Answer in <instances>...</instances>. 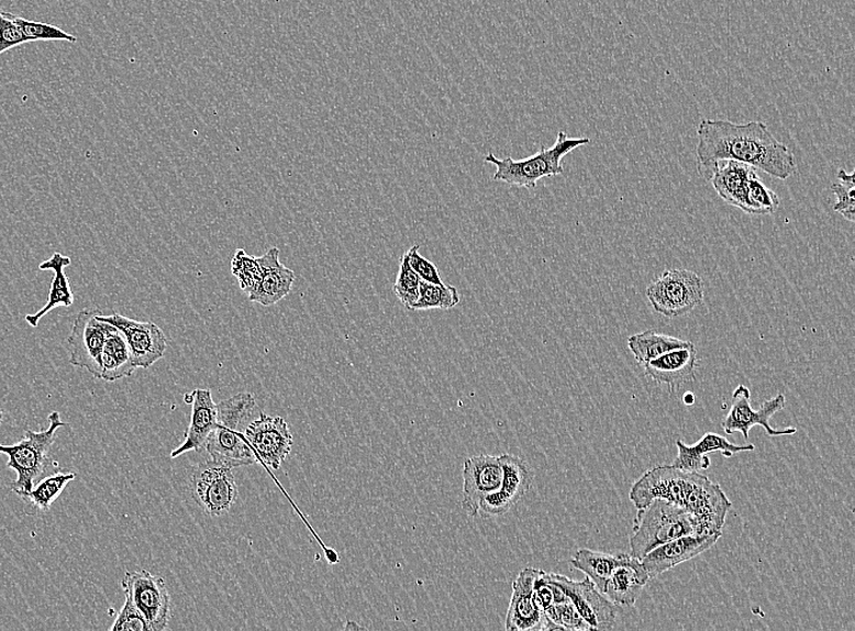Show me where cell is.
<instances>
[{
  "label": "cell",
  "mask_w": 855,
  "mask_h": 631,
  "mask_svg": "<svg viewBox=\"0 0 855 631\" xmlns=\"http://www.w3.org/2000/svg\"><path fill=\"white\" fill-rule=\"evenodd\" d=\"M757 175V169L735 160H718L703 174L722 200L744 210L748 182Z\"/></svg>",
  "instance_id": "603a6c76"
},
{
  "label": "cell",
  "mask_w": 855,
  "mask_h": 631,
  "mask_svg": "<svg viewBox=\"0 0 855 631\" xmlns=\"http://www.w3.org/2000/svg\"><path fill=\"white\" fill-rule=\"evenodd\" d=\"M420 248L421 245H413V247L409 250L410 264L414 273L428 284L444 286L445 284L443 283L441 274H438L437 267L420 254Z\"/></svg>",
  "instance_id": "74e56055"
},
{
  "label": "cell",
  "mask_w": 855,
  "mask_h": 631,
  "mask_svg": "<svg viewBox=\"0 0 855 631\" xmlns=\"http://www.w3.org/2000/svg\"><path fill=\"white\" fill-rule=\"evenodd\" d=\"M129 343L124 334L112 326L101 354V378L115 381L130 378L135 370Z\"/></svg>",
  "instance_id": "4316f807"
},
{
  "label": "cell",
  "mask_w": 855,
  "mask_h": 631,
  "mask_svg": "<svg viewBox=\"0 0 855 631\" xmlns=\"http://www.w3.org/2000/svg\"><path fill=\"white\" fill-rule=\"evenodd\" d=\"M787 399L782 394L773 397V399L762 403L757 411L751 406V392L745 385H739L733 392V405L730 413L723 420V430L726 435H733L734 432H742L745 440H748L751 429L755 427L764 428L766 434L770 438L791 436L796 434L797 429L788 428L784 430L774 429L769 424L770 418L782 411Z\"/></svg>",
  "instance_id": "8fae6325"
},
{
  "label": "cell",
  "mask_w": 855,
  "mask_h": 631,
  "mask_svg": "<svg viewBox=\"0 0 855 631\" xmlns=\"http://www.w3.org/2000/svg\"><path fill=\"white\" fill-rule=\"evenodd\" d=\"M690 344L692 343L655 331H645L629 337L631 353L641 366L666 353L673 352V350L686 347Z\"/></svg>",
  "instance_id": "f1b7e54d"
},
{
  "label": "cell",
  "mask_w": 855,
  "mask_h": 631,
  "mask_svg": "<svg viewBox=\"0 0 855 631\" xmlns=\"http://www.w3.org/2000/svg\"><path fill=\"white\" fill-rule=\"evenodd\" d=\"M676 446L678 454L673 465L680 471L695 473L709 469L711 465L709 454L711 453L721 452L725 458H731L736 453L755 451L753 443L735 445L714 432L704 434L696 445H687L684 441L677 440Z\"/></svg>",
  "instance_id": "44dd1931"
},
{
  "label": "cell",
  "mask_w": 855,
  "mask_h": 631,
  "mask_svg": "<svg viewBox=\"0 0 855 631\" xmlns=\"http://www.w3.org/2000/svg\"><path fill=\"white\" fill-rule=\"evenodd\" d=\"M540 569L526 567L513 583V593L506 617V630H542L543 615L535 600V580Z\"/></svg>",
  "instance_id": "d6986e66"
},
{
  "label": "cell",
  "mask_w": 855,
  "mask_h": 631,
  "mask_svg": "<svg viewBox=\"0 0 855 631\" xmlns=\"http://www.w3.org/2000/svg\"><path fill=\"white\" fill-rule=\"evenodd\" d=\"M460 301L458 290L454 286H437L421 280L420 298L410 311L453 310Z\"/></svg>",
  "instance_id": "4dcf8cb0"
},
{
  "label": "cell",
  "mask_w": 855,
  "mask_h": 631,
  "mask_svg": "<svg viewBox=\"0 0 855 631\" xmlns=\"http://www.w3.org/2000/svg\"><path fill=\"white\" fill-rule=\"evenodd\" d=\"M502 477L500 455L496 457V455L480 454L467 458L464 466L462 509L469 517H478L481 501L500 488Z\"/></svg>",
  "instance_id": "2e32d148"
},
{
  "label": "cell",
  "mask_w": 855,
  "mask_h": 631,
  "mask_svg": "<svg viewBox=\"0 0 855 631\" xmlns=\"http://www.w3.org/2000/svg\"><path fill=\"white\" fill-rule=\"evenodd\" d=\"M703 477L700 473L680 471L674 465L655 466L632 486L630 499L637 509L649 506L655 499L685 508L692 489Z\"/></svg>",
  "instance_id": "ba28073f"
},
{
  "label": "cell",
  "mask_w": 855,
  "mask_h": 631,
  "mask_svg": "<svg viewBox=\"0 0 855 631\" xmlns=\"http://www.w3.org/2000/svg\"><path fill=\"white\" fill-rule=\"evenodd\" d=\"M735 160L787 180L796 170L790 148L769 132L764 122L744 124L701 120L698 126V171L703 177L718 160Z\"/></svg>",
  "instance_id": "6da1fadb"
},
{
  "label": "cell",
  "mask_w": 855,
  "mask_h": 631,
  "mask_svg": "<svg viewBox=\"0 0 855 631\" xmlns=\"http://www.w3.org/2000/svg\"><path fill=\"white\" fill-rule=\"evenodd\" d=\"M503 477L499 489L481 501L479 516L496 518L504 516L522 499L534 481V472L529 464L512 454L500 455Z\"/></svg>",
  "instance_id": "4fadbf2b"
},
{
  "label": "cell",
  "mask_w": 855,
  "mask_h": 631,
  "mask_svg": "<svg viewBox=\"0 0 855 631\" xmlns=\"http://www.w3.org/2000/svg\"><path fill=\"white\" fill-rule=\"evenodd\" d=\"M831 190L837 197V202L834 206L835 212L840 213L843 218L854 223L855 221V184H834Z\"/></svg>",
  "instance_id": "f35d334b"
},
{
  "label": "cell",
  "mask_w": 855,
  "mask_h": 631,
  "mask_svg": "<svg viewBox=\"0 0 855 631\" xmlns=\"http://www.w3.org/2000/svg\"><path fill=\"white\" fill-rule=\"evenodd\" d=\"M345 629L349 630V629H364V628L349 621L348 624L345 626Z\"/></svg>",
  "instance_id": "60d3db41"
},
{
  "label": "cell",
  "mask_w": 855,
  "mask_h": 631,
  "mask_svg": "<svg viewBox=\"0 0 855 631\" xmlns=\"http://www.w3.org/2000/svg\"><path fill=\"white\" fill-rule=\"evenodd\" d=\"M75 473H56L46 476L21 498L40 511H48L53 502L62 496L67 485L75 480Z\"/></svg>",
  "instance_id": "f546056e"
},
{
  "label": "cell",
  "mask_w": 855,
  "mask_h": 631,
  "mask_svg": "<svg viewBox=\"0 0 855 631\" xmlns=\"http://www.w3.org/2000/svg\"><path fill=\"white\" fill-rule=\"evenodd\" d=\"M421 277L414 273L410 264L409 251L403 253L395 285V294L402 306L410 310L420 298Z\"/></svg>",
  "instance_id": "d6a6232c"
},
{
  "label": "cell",
  "mask_w": 855,
  "mask_h": 631,
  "mask_svg": "<svg viewBox=\"0 0 855 631\" xmlns=\"http://www.w3.org/2000/svg\"><path fill=\"white\" fill-rule=\"evenodd\" d=\"M184 401L192 407L190 425L185 431L184 443L170 453L171 460L191 451H203L206 441L216 423V403L213 401L211 390L196 389L185 395Z\"/></svg>",
  "instance_id": "ffe728a7"
},
{
  "label": "cell",
  "mask_w": 855,
  "mask_h": 631,
  "mask_svg": "<svg viewBox=\"0 0 855 631\" xmlns=\"http://www.w3.org/2000/svg\"><path fill=\"white\" fill-rule=\"evenodd\" d=\"M0 13H2V9H0Z\"/></svg>",
  "instance_id": "7bdbcfd3"
},
{
  "label": "cell",
  "mask_w": 855,
  "mask_h": 631,
  "mask_svg": "<svg viewBox=\"0 0 855 631\" xmlns=\"http://www.w3.org/2000/svg\"><path fill=\"white\" fill-rule=\"evenodd\" d=\"M695 399H696V397H695V395H692L691 392H687V394L685 395V402H686L687 405H692V403H695V401H696Z\"/></svg>",
  "instance_id": "ab89813d"
},
{
  "label": "cell",
  "mask_w": 855,
  "mask_h": 631,
  "mask_svg": "<svg viewBox=\"0 0 855 631\" xmlns=\"http://www.w3.org/2000/svg\"><path fill=\"white\" fill-rule=\"evenodd\" d=\"M780 206L779 197L755 175L748 182L743 212L751 215H771Z\"/></svg>",
  "instance_id": "1f68e13d"
},
{
  "label": "cell",
  "mask_w": 855,
  "mask_h": 631,
  "mask_svg": "<svg viewBox=\"0 0 855 631\" xmlns=\"http://www.w3.org/2000/svg\"><path fill=\"white\" fill-rule=\"evenodd\" d=\"M111 631H153L145 617L134 605L129 595H125V602Z\"/></svg>",
  "instance_id": "d590c367"
},
{
  "label": "cell",
  "mask_w": 855,
  "mask_h": 631,
  "mask_svg": "<svg viewBox=\"0 0 855 631\" xmlns=\"http://www.w3.org/2000/svg\"><path fill=\"white\" fill-rule=\"evenodd\" d=\"M190 490L196 505L207 516H226L238 495L233 467L212 460L195 466L190 477Z\"/></svg>",
  "instance_id": "52a82bcc"
},
{
  "label": "cell",
  "mask_w": 855,
  "mask_h": 631,
  "mask_svg": "<svg viewBox=\"0 0 855 631\" xmlns=\"http://www.w3.org/2000/svg\"><path fill=\"white\" fill-rule=\"evenodd\" d=\"M653 309L667 319L680 318L703 301L701 277L689 270H666L646 288Z\"/></svg>",
  "instance_id": "8992f818"
},
{
  "label": "cell",
  "mask_w": 855,
  "mask_h": 631,
  "mask_svg": "<svg viewBox=\"0 0 855 631\" xmlns=\"http://www.w3.org/2000/svg\"><path fill=\"white\" fill-rule=\"evenodd\" d=\"M685 509L695 520L698 534H722L728 512L732 509V501L720 485L704 476L692 489Z\"/></svg>",
  "instance_id": "e0dca14e"
},
{
  "label": "cell",
  "mask_w": 855,
  "mask_h": 631,
  "mask_svg": "<svg viewBox=\"0 0 855 631\" xmlns=\"http://www.w3.org/2000/svg\"><path fill=\"white\" fill-rule=\"evenodd\" d=\"M98 309L79 311L67 342L71 348L69 364L87 369L92 377L101 378V354L112 324L99 319Z\"/></svg>",
  "instance_id": "9c48e42d"
},
{
  "label": "cell",
  "mask_w": 855,
  "mask_h": 631,
  "mask_svg": "<svg viewBox=\"0 0 855 631\" xmlns=\"http://www.w3.org/2000/svg\"><path fill=\"white\" fill-rule=\"evenodd\" d=\"M71 262L69 256L56 252L51 259L45 261L40 265V270L53 272L54 278L45 307L34 314H27L25 318V321L33 326V329H37L40 321L44 316L54 309L71 308L74 306L75 296L65 273V268L71 265Z\"/></svg>",
  "instance_id": "484cf974"
},
{
  "label": "cell",
  "mask_w": 855,
  "mask_h": 631,
  "mask_svg": "<svg viewBox=\"0 0 855 631\" xmlns=\"http://www.w3.org/2000/svg\"><path fill=\"white\" fill-rule=\"evenodd\" d=\"M692 533H697L696 522L685 508L655 499L639 509L633 520L631 556L641 561L658 545Z\"/></svg>",
  "instance_id": "3957f363"
},
{
  "label": "cell",
  "mask_w": 855,
  "mask_h": 631,
  "mask_svg": "<svg viewBox=\"0 0 855 631\" xmlns=\"http://www.w3.org/2000/svg\"><path fill=\"white\" fill-rule=\"evenodd\" d=\"M631 555L628 554H607L591 551V549H580L570 560V564L591 579L596 588L604 594L607 583L620 565L626 563Z\"/></svg>",
  "instance_id": "83f0119b"
},
{
  "label": "cell",
  "mask_w": 855,
  "mask_h": 631,
  "mask_svg": "<svg viewBox=\"0 0 855 631\" xmlns=\"http://www.w3.org/2000/svg\"><path fill=\"white\" fill-rule=\"evenodd\" d=\"M49 428L41 432L26 430L16 445L0 446V453L8 457V467L18 474L10 487L19 497L30 492L43 476L51 462L55 432L67 425L62 422L59 412L49 414Z\"/></svg>",
  "instance_id": "5b68a950"
},
{
  "label": "cell",
  "mask_w": 855,
  "mask_h": 631,
  "mask_svg": "<svg viewBox=\"0 0 855 631\" xmlns=\"http://www.w3.org/2000/svg\"><path fill=\"white\" fill-rule=\"evenodd\" d=\"M588 144H591V139H571L565 132H559L557 143L552 148L542 146L536 155L529 158L515 160L512 157H507L500 159L492 152H489L485 156V162L491 163L497 168L492 177L493 181L534 190L538 180L563 174L562 159L574 150Z\"/></svg>",
  "instance_id": "277c9868"
},
{
  "label": "cell",
  "mask_w": 855,
  "mask_h": 631,
  "mask_svg": "<svg viewBox=\"0 0 855 631\" xmlns=\"http://www.w3.org/2000/svg\"><path fill=\"white\" fill-rule=\"evenodd\" d=\"M651 579L641 561L630 556L626 563L612 572L604 595L612 604L632 606Z\"/></svg>",
  "instance_id": "d4e9b609"
},
{
  "label": "cell",
  "mask_w": 855,
  "mask_h": 631,
  "mask_svg": "<svg viewBox=\"0 0 855 631\" xmlns=\"http://www.w3.org/2000/svg\"><path fill=\"white\" fill-rule=\"evenodd\" d=\"M99 319L112 324L124 334L136 369H147L165 356L168 346L167 336L154 322L132 320L120 313L100 314Z\"/></svg>",
  "instance_id": "7c38bea8"
},
{
  "label": "cell",
  "mask_w": 855,
  "mask_h": 631,
  "mask_svg": "<svg viewBox=\"0 0 855 631\" xmlns=\"http://www.w3.org/2000/svg\"><path fill=\"white\" fill-rule=\"evenodd\" d=\"M256 406V399L249 392H240L216 405V423L204 445L212 461L233 469L257 462L252 447L237 431Z\"/></svg>",
  "instance_id": "7a4b0ae2"
},
{
  "label": "cell",
  "mask_w": 855,
  "mask_h": 631,
  "mask_svg": "<svg viewBox=\"0 0 855 631\" xmlns=\"http://www.w3.org/2000/svg\"><path fill=\"white\" fill-rule=\"evenodd\" d=\"M551 577L564 590L577 612L592 630H610L617 622V605L600 593L593 582L586 577L581 582L551 574Z\"/></svg>",
  "instance_id": "5bb4252c"
},
{
  "label": "cell",
  "mask_w": 855,
  "mask_h": 631,
  "mask_svg": "<svg viewBox=\"0 0 855 631\" xmlns=\"http://www.w3.org/2000/svg\"><path fill=\"white\" fill-rule=\"evenodd\" d=\"M249 445L264 464L279 471L293 447V435L286 420L260 412L246 429Z\"/></svg>",
  "instance_id": "9a60e30c"
},
{
  "label": "cell",
  "mask_w": 855,
  "mask_h": 631,
  "mask_svg": "<svg viewBox=\"0 0 855 631\" xmlns=\"http://www.w3.org/2000/svg\"><path fill=\"white\" fill-rule=\"evenodd\" d=\"M722 534L692 533L654 549L641 563L651 578L658 577L676 566L708 552Z\"/></svg>",
  "instance_id": "ac0fdd59"
},
{
  "label": "cell",
  "mask_w": 855,
  "mask_h": 631,
  "mask_svg": "<svg viewBox=\"0 0 855 631\" xmlns=\"http://www.w3.org/2000/svg\"><path fill=\"white\" fill-rule=\"evenodd\" d=\"M697 364L698 350L695 344H690L652 359L643 367L646 376L675 389L695 378Z\"/></svg>",
  "instance_id": "cb8c5ba5"
},
{
  "label": "cell",
  "mask_w": 855,
  "mask_h": 631,
  "mask_svg": "<svg viewBox=\"0 0 855 631\" xmlns=\"http://www.w3.org/2000/svg\"><path fill=\"white\" fill-rule=\"evenodd\" d=\"M231 272L237 278L241 289L245 290L248 297L257 290L262 277L257 258L238 250L235 252L233 264H231Z\"/></svg>",
  "instance_id": "836d02e7"
},
{
  "label": "cell",
  "mask_w": 855,
  "mask_h": 631,
  "mask_svg": "<svg viewBox=\"0 0 855 631\" xmlns=\"http://www.w3.org/2000/svg\"><path fill=\"white\" fill-rule=\"evenodd\" d=\"M122 588L153 631L166 630L170 619V598L166 580L146 569L126 572Z\"/></svg>",
  "instance_id": "30bf717a"
},
{
  "label": "cell",
  "mask_w": 855,
  "mask_h": 631,
  "mask_svg": "<svg viewBox=\"0 0 855 631\" xmlns=\"http://www.w3.org/2000/svg\"><path fill=\"white\" fill-rule=\"evenodd\" d=\"M13 19L18 23L22 33L25 34V37L29 42H78V38L74 36V34H69L59 27L51 25V23L32 21L16 15H13Z\"/></svg>",
  "instance_id": "e575fe53"
},
{
  "label": "cell",
  "mask_w": 855,
  "mask_h": 631,
  "mask_svg": "<svg viewBox=\"0 0 855 631\" xmlns=\"http://www.w3.org/2000/svg\"><path fill=\"white\" fill-rule=\"evenodd\" d=\"M29 43L25 34L22 33L13 14L0 13V55Z\"/></svg>",
  "instance_id": "8d00e7d4"
},
{
  "label": "cell",
  "mask_w": 855,
  "mask_h": 631,
  "mask_svg": "<svg viewBox=\"0 0 855 631\" xmlns=\"http://www.w3.org/2000/svg\"><path fill=\"white\" fill-rule=\"evenodd\" d=\"M260 283L249 300L263 307H273L291 294L296 275L280 262L279 248H270L259 256Z\"/></svg>",
  "instance_id": "7402d4cb"
},
{
  "label": "cell",
  "mask_w": 855,
  "mask_h": 631,
  "mask_svg": "<svg viewBox=\"0 0 855 631\" xmlns=\"http://www.w3.org/2000/svg\"><path fill=\"white\" fill-rule=\"evenodd\" d=\"M3 422V411L2 408H0V424Z\"/></svg>",
  "instance_id": "b9f144b4"
}]
</instances>
